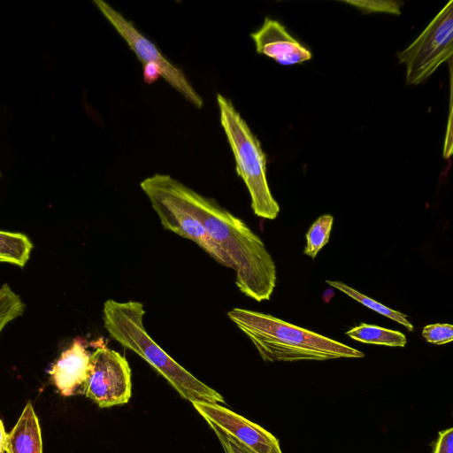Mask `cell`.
<instances>
[{"label":"cell","mask_w":453,"mask_h":453,"mask_svg":"<svg viewBox=\"0 0 453 453\" xmlns=\"http://www.w3.org/2000/svg\"><path fill=\"white\" fill-rule=\"evenodd\" d=\"M25 303L5 283L0 288V334L12 320L23 314Z\"/></svg>","instance_id":"cell-17"},{"label":"cell","mask_w":453,"mask_h":453,"mask_svg":"<svg viewBox=\"0 0 453 453\" xmlns=\"http://www.w3.org/2000/svg\"><path fill=\"white\" fill-rule=\"evenodd\" d=\"M142 68L143 80L148 84L155 82L159 77H161L160 69L156 65H142Z\"/></svg>","instance_id":"cell-21"},{"label":"cell","mask_w":453,"mask_h":453,"mask_svg":"<svg viewBox=\"0 0 453 453\" xmlns=\"http://www.w3.org/2000/svg\"><path fill=\"white\" fill-rule=\"evenodd\" d=\"M8 441V434L6 433L4 424L0 419V453H4Z\"/></svg>","instance_id":"cell-22"},{"label":"cell","mask_w":453,"mask_h":453,"mask_svg":"<svg viewBox=\"0 0 453 453\" xmlns=\"http://www.w3.org/2000/svg\"><path fill=\"white\" fill-rule=\"evenodd\" d=\"M422 336L430 343L441 345L453 340V326L450 324H432L423 328Z\"/></svg>","instance_id":"cell-18"},{"label":"cell","mask_w":453,"mask_h":453,"mask_svg":"<svg viewBox=\"0 0 453 453\" xmlns=\"http://www.w3.org/2000/svg\"><path fill=\"white\" fill-rule=\"evenodd\" d=\"M434 453H453V428L440 431L435 441Z\"/></svg>","instance_id":"cell-20"},{"label":"cell","mask_w":453,"mask_h":453,"mask_svg":"<svg viewBox=\"0 0 453 453\" xmlns=\"http://www.w3.org/2000/svg\"><path fill=\"white\" fill-rule=\"evenodd\" d=\"M82 393L101 408L127 403L132 395V381L125 357L103 343L98 344L90 355Z\"/></svg>","instance_id":"cell-8"},{"label":"cell","mask_w":453,"mask_h":453,"mask_svg":"<svg viewBox=\"0 0 453 453\" xmlns=\"http://www.w3.org/2000/svg\"><path fill=\"white\" fill-rule=\"evenodd\" d=\"M179 188L211 239L228 258L239 290L257 302L270 300L276 285V266L261 238L214 199L181 181Z\"/></svg>","instance_id":"cell-1"},{"label":"cell","mask_w":453,"mask_h":453,"mask_svg":"<svg viewBox=\"0 0 453 453\" xmlns=\"http://www.w3.org/2000/svg\"><path fill=\"white\" fill-rule=\"evenodd\" d=\"M227 316L251 341L265 361H323L365 357L360 350L269 314L233 308Z\"/></svg>","instance_id":"cell-3"},{"label":"cell","mask_w":453,"mask_h":453,"mask_svg":"<svg viewBox=\"0 0 453 453\" xmlns=\"http://www.w3.org/2000/svg\"><path fill=\"white\" fill-rule=\"evenodd\" d=\"M453 53V2L437 13L423 32L403 51L397 53L406 66V83L417 85L451 59Z\"/></svg>","instance_id":"cell-6"},{"label":"cell","mask_w":453,"mask_h":453,"mask_svg":"<svg viewBox=\"0 0 453 453\" xmlns=\"http://www.w3.org/2000/svg\"><path fill=\"white\" fill-rule=\"evenodd\" d=\"M145 311L138 301L108 299L103 306L104 326L122 347L134 352L155 369L186 400L225 403L224 397L170 357L148 334Z\"/></svg>","instance_id":"cell-2"},{"label":"cell","mask_w":453,"mask_h":453,"mask_svg":"<svg viewBox=\"0 0 453 453\" xmlns=\"http://www.w3.org/2000/svg\"><path fill=\"white\" fill-rule=\"evenodd\" d=\"M5 453H42L39 420L29 401L16 425L8 434Z\"/></svg>","instance_id":"cell-12"},{"label":"cell","mask_w":453,"mask_h":453,"mask_svg":"<svg viewBox=\"0 0 453 453\" xmlns=\"http://www.w3.org/2000/svg\"><path fill=\"white\" fill-rule=\"evenodd\" d=\"M256 51L282 65L310 60L311 52L296 40L278 20L265 17L261 27L250 34Z\"/></svg>","instance_id":"cell-10"},{"label":"cell","mask_w":453,"mask_h":453,"mask_svg":"<svg viewBox=\"0 0 453 453\" xmlns=\"http://www.w3.org/2000/svg\"><path fill=\"white\" fill-rule=\"evenodd\" d=\"M32 249L33 243L26 234L0 230V262L24 267Z\"/></svg>","instance_id":"cell-13"},{"label":"cell","mask_w":453,"mask_h":453,"mask_svg":"<svg viewBox=\"0 0 453 453\" xmlns=\"http://www.w3.org/2000/svg\"><path fill=\"white\" fill-rule=\"evenodd\" d=\"M334 217L325 214L318 218L306 234V247L303 253L315 258L319 251L328 242Z\"/></svg>","instance_id":"cell-16"},{"label":"cell","mask_w":453,"mask_h":453,"mask_svg":"<svg viewBox=\"0 0 453 453\" xmlns=\"http://www.w3.org/2000/svg\"><path fill=\"white\" fill-rule=\"evenodd\" d=\"M220 441L225 453H250L212 424H208Z\"/></svg>","instance_id":"cell-19"},{"label":"cell","mask_w":453,"mask_h":453,"mask_svg":"<svg viewBox=\"0 0 453 453\" xmlns=\"http://www.w3.org/2000/svg\"><path fill=\"white\" fill-rule=\"evenodd\" d=\"M326 282L334 287L342 293L346 294L352 299L357 301L361 304L366 306L367 308L378 312L380 315H383L388 319L395 320V322L403 325L407 328L408 331H413L412 324L407 319L405 314L394 311L377 301L365 296L364 294L358 292L357 290L350 288L349 286L341 282V281H333V280H326Z\"/></svg>","instance_id":"cell-15"},{"label":"cell","mask_w":453,"mask_h":453,"mask_svg":"<svg viewBox=\"0 0 453 453\" xmlns=\"http://www.w3.org/2000/svg\"><path fill=\"white\" fill-rule=\"evenodd\" d=\"M94 4L125 40L142 65H157L161 72V77L165 81L195 107L198 109L203 107V98L191 86L182 70L174 65L153 42L134 27L132 21L127 19L120 12L103 0H94Z\"/></svg>","instance_id":"cell-7"},{"label":"cell","mask_w":453,"mask_h":453,"mask_svg":"<svg viewBox=\"0 0 453 453\" xmlns=\"http://www.w3.org/2000/svg\"><path fill=\"white\" fill-rule=\"evenodd\" d=\"M90 367V355L82 339L77 337L64 350L49 371L51 382L64 396L77 394L85 383Z\"/></svg>","instance_id":"cell-11"},{"label":"cell","mask_w":453,"mask_h":453,"mask_svg":"<svg viewBox=\"0 0 453 453\" xmlns=\"http://www.w3.org/2000/svg\"><path fill=\"white\" fill-rule=\"evenodd\" d=\"M346 334L355 341L368 344L404 347L407 342L406 336L401 332L365 323L351 328Z\"/></svg>","instance_id":"cell-14"},{"label":"cell","mask_w":453,"mask_h":453,"mask_svg":"<svg viewBox=\"0 0 453 453\" xmlns=\"http://www.w3.org/2000/svg\"><path fill=\"white\" fill-rule=\"evenodd\" d=\"M220 125L235 161L237 175L246 185L256 216L274 219L280 206L273 196L266 178V155L257 137L235 109L233 102L217 95Z\"/></svg>","instance_id":"cell-4"},{"label":"cell","mask_w":453,"mask_h":453,"mask_svg":"<svg viewBox=\"0 0 453 453\" xmlns=\"http://www.w3.org/2000/svg\"><path fill=\"white\" fill-rule=\"evenodd\" d=\"M191 403L208 424L214 425L250 453H282L274 435L220 403Z\"/></svg>","instance_id":"cell-9"},{"label":"cell","mask_w":453,"mask_h":453,"mask_svg":"<svg viewBox=\"0 0 453 453\" xmlns=\"http://www.w3.org/2000/svg\"><path fill=\"white\" fill-rule=\"evenodd\" d=\"M179 182L169 174L156 173L140 186L165 229L194 242L217 263L231 268L228 258L211 239L180 192Z\"/></svg>","instance_id":"cell-5"}]
</instances>
